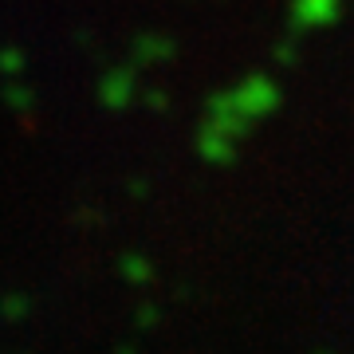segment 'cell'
<instances>
[{"label":"cell","mask_w":354,"mask_h":354,"mask_svg":"<svg viewBox=\"0 0 354 354\" xmlns=\"http://www.w3.org/2000/svg\"><path fill=\"white\" fill-rule=\"evenodd\" d=\"M279 102H283V91L264 71L244 75L236 83H225L205 102V114L197 122V153L209 165L236 162L248 134L279 111Z\"/></svg>","instance_id":"obj_1"},{"label":"cell","mask_w":354,"mask_h":354,"mask_svg":"<svg viewBox=\"0 0 354 354\" xmlns=\"http://www.w3.org/2000/svg\"><path fill=\"white\" fill-rule=\"evenodd\" d=\"M342 20V0H291L288 4V28L291 36L307 32H327Z\"/></svg>","instance_id":"obj_2"},{"label":"cell","mask_w":354,"mask_h":354,"mask_svg":"<svg viewBox=\"0 0 354 354\" xmlns=\"http://www.w3.org/2000/svg\"><path fill=\"white\" fill-rule=\"evenodd\" d=\"M138 99H142V83H138V67H134V64L111 67V71L99 79L102 111H130Z\"/></svg>","instance_id":"obj_3"},{"label":"cell","mask_w":354,"mask_h":354,"mask_svg":"<svg viewBox=\"0 0 354 354\" xmlns=\"http://www.w3.org/2000/svg\"><path fill=\"white\" fill-rule=\"evenodd\" d=\"M174 59V39L162 36V32H146V36L134 39V51H130V64L134 67H153Z\"/></svg>","instance_id":"obj_4"},{"label":"cell","mask_w":354,"mask_h":354,"mask_svg":"<svg viewBox=\"0 0 354 354\" xmlns=\"http://www.w3.org/2000/svg\"><path fill=\"white\" fill-rule=\"evenodd\" d=\"M122 276L134 279V283H150V260H142V256H122Z\"/></svg>","instance_id":"obj_5"},{"label":"cell","mask_w":354,"mask_h":354,"mask_svg":"<svg viewBox=\"0 0 354 354\" xmlns=\"http://www.w3.org/2000/svg\"><path fill=\"white\" fill-rule=\"evenodd\" d=\"M24 311H28V304L20 295H8V299H4V315H24Z\"/></svg>","instance_id":"obj_6"}]
</instances>
